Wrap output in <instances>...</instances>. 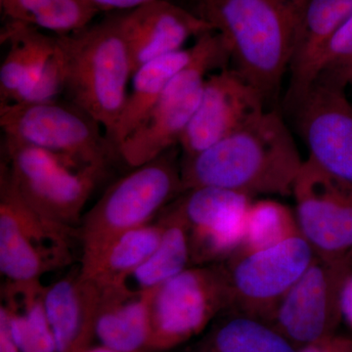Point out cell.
<instances>
[{"mask_svg": "<svg viewBox=\"0 0 352 352\" xmlns=\"http://www.w3.org/2000/svg\"><path fill=\"white\" fill-rule=\"evenodd\" d=\"M303 161L281 113L266 109L205 151L182 157L183 189L217 187L252 198L291 196Z\"/></svg>", "mask_w": 352, "mask_h": 352, "instance_id": "1", "label": "cell"}, {"mask_svg": "<svg viewBox=\"0 0 352 352\" xmlns=\"http://www.w3.org/2000/svg\"><path fill=\"white\" fill-rule=\"evenodd\" d=\"M300 0H190L189 10L221 36L235 69L263 94L276 96L289 74Z\"/></svg>", "mask_w": 352, "mask_h": 352, "instance_id": "2", "label": "cell"}, {"mask_svg": "<svg viewBox=\"0 0 352 352\" xmlns=\"http://www.w3.org/2000/svg\"><path fill=\"white\" fill-rule=\"evenodd\" d=\"M57 41L66 72L64 94L103 127L112 143L133 76L119 14L57 36Z\"/></svg>", "mask_w": 352, "mask_h": 352, "instance_id": "3", "label": "cell"}, {"mask_svg": "<svg viewBox=\"0 0 352 352\" xmlns=\"http://www.w3.org/2000/svg\"><path fill=\"white\" fill-rule=\"evenodd\" d=\"M178 152L177 146L132 168L83 214L78 227L82 270L94 263L116 238L149 223L182 195L184 189Z\"/></svg>", "mask_w": 352, "mask_h": 352, "instance_id": "4", "label": "cell"}, {"mask_svg": "<svg viewBox=\"0 0 352 352\" xmlns=\"http://www.w3.org/2000/svg\"><path fill=\"white\" fill-rule=\"evenodd\" d=\"M190 63L171 80L140 126L118 147V156L129 168L151 162L173 147L188 127L210 74L230 62L221 36L210 31L197 38Z\"/></svg>", "mask_w": 352, "mask_h": 352, "instance_id": "5", "label": "cell"}, {"mask_svg": "<svg viewBox=\"0 0 352 352\" xmlns=\"http://www.w3.org/2000/svg\"><path fill=\"white\" fill-rule=\"evenodd\" d=\"M78 229L46 219L20 193L8 166L0 168V271L6 282L41 281L73 261Z\"/></svg>", "mask_w": 352, "mask_h": 352, "instance_id": "6", "label": "cell"}, {"mask_svg": "<svg viewBox=\"0 0 352 352\" xmlns=\"http://www.w3.org/2000/svg\"><path fill=\"white\" fill-rule=\"evenodd\" d=\"M6 163L25 201L46 219L78 229L82 210L108 166L75 160L16 139H3Z\"/></svg>", "mask_w": 352, "mask_h": 352, "instance_id": "7", "label": "cell"}, {"mask_svg": "<svg viewBox=\"0 0 352 352\" xmlns=\"http://www.w3.org/2000/svg\"><path fill=\"white\" fill-rule=\"evenodd\" d=\"M229 307L226 264L190 266L154 289L148 349L170 351L188 342Z\"/></svg>", "mask_w": 352, "mask_h": 352, "instance_id": "8", "label": "cell"}, {"mask_svg": "<svg viewBox=\"0 0 352 352\" xmlns=\"http://www.w3.org/2000/svg\"><path fill=\"white\" fill-rule=\"evenodd\" d=\"M4 136L75 160L85 166H108L117 151L103 127L67 100L0 104Z\"/></svg>", "mask_w": 352, "mask_h": 352, "instance_id": "9", "label": "cell"}, {"mask_svg": "<svg viewBox=\"0 0 352 352\" xmlns=\"http://www.w3.org/2000/svg\"><path fill=\"white\" fill-rule=\"evenodd\" d=\"M315 258L302 235L276 245L226 261L232 314L272 324L285 296Z\"/></svg>", "mask_w": 352, "mask_h": 352, "instance_id": "10", "label": "cell"}, {"mask_svg": "<svg viewBox=\"0 0 352 352\" xmlns=\"http://www.w3.org/2000/svg\"><path fill=\"white\" fill-rule=\"evenodd\" d=\"M352 271V254L342 258L315 256L285 296L272 325L296 347L338 333L342 323L340 298Z\"/></svg>", "mask_w": 352, "mask_h": 352, "instance_id": "11", "label": "cell"}, {"mask_svg": "<svg viewBox=\"0 0 352 352\" xmlns=\"http://www.w3.org/2000/svg\"><path fill=\"white\" fill-rule=\"evenodd\" d=\"M292 196L300 234L315 256L338 258L352 254V188L307 159Z\"/></svg>", "mask_w": 352, "mask_h": 352, "instance_id": "12", "label": "cell"}, {"mask_svg": "<svg viewBox=\"0 0 352 352\" xmlns=\"http://www.w3.org/2000/svg\"><path fill=\"white\" fill-rule=\"evenodd\" d=\"M292 108L307 159L352 188V104L346 90L316 82Z\"/></svg>", "mask_w": 352, "mask_h": 352, "instance_id": "13", "label": "cell"}, {"mask_svg": "<svg viewBox=\"0 0 352 352\" xmlns=\"http://www.w3.org/2000/svg\"><path fill=\"white\" fill-rule=\"evenodd\" d=\"M176 201L188 224L191 266L226 263L239 250L254 198L232 190L200 187L183 192Z\"/></svg>", "mask_w": 352, "mask_h": 352, "instance_id": "14", "label": "cell"}, {"mask_svg": "<svg viewBox=\"0 0 352 352\" xmlns=\"http://www.w3.org/2000/svg\"><path fill=\"white\" fill-rule=\"evenodd\" d=\"M265 105L263 94L232 67L210 74L180 139L182 157L195 156L228 138L265 111Z\"/></svg>", "mask_w": 352, "mask_h": 352, "instance_id": "15", "label": "cell"}, {"mask_svg": "<svg viewBox=\"0 0 352 352\" xmlns=\"http://www.w3.org/2000/svg\"><path fill=\"white\" fill-rule=\"evenodd\" d=\"M118 14L133 74L153 59L183 50L190 38L214 31L188 8L168 0H153Z\"/></svg>", "mask_w": 352, "mask_h": 352, "instance_id": "16", "label": "cell"}, {"mask_svg": "<svg viewBox=\"0 0 352 352\" xmlns=\"http://www.w3.org/2000/svg\"><path fill=\"white\" fill-rule=\"evenodd\" d=\"M352 16V0H300L289 68L291 107L311 88L330 39Z\"/></svg>", "mask_w": 352, "mask_h": 352, "instance_id": "17", "label": "cell"}, {"mask_svg": "<svg viewBox=\"0 0 352 352\" xmlns=\"http://www.w3.org/2000/svg\"><path fill=\"white\" fill-rule=\"evenodd\" d=\"M102 288L94 280L75 273L46 286L43 305L57 352H82L91 346Z\"/></svg>", "mask_w": 352, "mask_h": 352, "instance_id": "18", "label": "cell"}, {"mask_svg": "<svg viewBox=\"0 0 352 352\" xmlns=\"http://www.w3.org/2000/svg\"><path fill=\"white\" fill-rule=\"evenodd\" d=\"M95 339L119 352H144L151 338L154 289L135 291L126 285L101 287Z\"/></svg>", "mask_w": 352, "mask_h": 352, "instance_id": "19", "label": "cell"}, {"mask_svg": "<svg viewBox=\"0 0 352 352\" xmlns=\"http://www.w3.org/2000/svg\"><path fill=\"white\" fill-rule=\"evenodd\" d=\"M0 41L8 45L0 67V104L19 103L56 48V34L22 23L6 22Z\"/></svg>", "mask_w": 352, "mask_h": 352, "instance_id": "20", "label": "cell"}, {"mask_svg": "<svg viewBox=\"0 0 352 352\" xmlns=\"http://www.w3.org/2000/svg\"><path fill=\"white\" fill-rule=\"evenodd\" d=\"M46 286L41 281L6 282L0 317L21 352H57L56 342L43 305Z\"/></svg>", "mask_w": 352, "mask_h": 352, "instance_id": "21", "label": "cell"}, {"mask_svg": "<svg viewBox=\"0 0 352 352\" xmlns=\"http://www.w3.org/2000/svg\"><path fill=\"white\" fill-rule=\"evenodd\" d=\"M193 54V46L183 48L153 59L134 72L126 104L113 136L116 151L120 143L140 126L168 83L190 63Z\"/></svg>", "mask_w": 352, "mask_h": 352, "instance_id": "22", "label": "cell"}, {"mask_svg": "<svg viewBox=\"0 0 352 352\" xmlns=\"http://www.w3.org/2000/svg\"><path fill=\"white\" fill-rule=\"evenodd\" d=\"M160 219L164 230L159 244L124 283L135 291L156 289L191 266L188 224L177 201L164 208Z\"/></svg>", "mask_w": 352, "mask_h": 352, "instance_id": "23", "label": "cell"}, {"mask_svg": "<svg viewBox=\"0 0 352 352\" xmlns=\"http://www.w3.org/2000/svg\"><path fill=\"white\" fill-rule=\"evenodd\" d=\"M163 230L164 223L160 219L122 234L94 263L80 268V274L101 287L124 285L127 278L155 251Z\"/></svg>", "mask_w": 352, "mask_h": 352, "instance_id": "24", "label": "cell"}, {"mask_svg": "<svg viewBox=\"0 0 352 352\" xmlns=\"http://www.w3.org/2000/svg\"><path fill=\"white\" fill-rule=\"evenodd\" d=\"M0 8L6 22L22 23L56 36L85 29L100 13L83 0H0Z\"/></svg>", "mask_w": 352, "mask_h": 352, "instance_id": "25", "label": "cell"}, {"mask_svg": "<svg viewBox=\"0 0 352 352\" xmlns=\"http://www.w3.org/2000/svg\"><path fill=\"white\" fill-rule=\"evenodd\" d=\"M300 235L296 212L289 206L274 199L254 200L245 217L242 244L232 256L263 251Z\"/></svg>", "mask_w": 352, "mask_h": 352, "instance_id": "26", "label": "cell"}, {"mask_svg": "<svg viewBox=\"0 0 352 352\" xmlns=\"http://www.w3.org/2000/svg\"><path fill=\"white\" fill-rule=\"evenodd\" d=\"M210 347V352H298L272 324L238 314L217 326Z\"/></svg>", "mask_w": 352, "mask_h": 352, "instance_id": "27", "label": "cell"}, {"mask_svg": "<svg viewBox=\"0 0 352 352\" xmlns=\"http://www.w3.org/2000/svg\"><path fill=\"white\" fill-rule=\"evenodd\" d=\"M316 82L342 90L352 85V16L326 46Z\"/></svg>", "mask_w": 352, "mask_h": 352, "instance_id": "28", "label": "cell"}, {"mask_svg": "<svg viewBox=\"0 0 352 352\" xmlns=\"http://www.w3.org/2000/svg\"><path fill=\"white\" fill-rule=\"evenodd\" d=\"M57 38V36H56ZM65 63L59 45L48 58L36 82L19 103H45L59 100L65 91Z\"/></svg>", "mask_w": 352, "mask_h": 352, "instance_id": "29", "label": "cell"}, {"mask_svg": "<svg viewBox=\"0 0 352 352\" xmlns=\"http://www.w3.org/2000/svg\"><path fill=\"white\" fill-rule=\"evenodd\" d=\"M298 352H352V336L333 333L300 346Z\"/></svg>", "mask_w": 352, "mask_h": 352, "instance_id": "30", "label": "cell"}, {"mask_svg": "<svg viewBox=\"0 0 352 352\" xmlns=\"http://www.w3.org/2000/svg\"><path fill=\"white\" fill-rule=\"evenodd\" d=\"M99 12H122L153 1V0H83Z\"/></svg>", "mask_w": 352, "mask_h": 352, "instance_id": "31", "label": "cell"}, {"mask_svg": "<svg viewBox=\"0 0 352 352\" xmlns=\"http://www.w3.org/2000/svg\"><path fill=\"white\" fill-rule=\"evenodd\" d=\"M340 312L342 323L346 324L352 333V271L347 277L340 298Z\"/></svg>", "mask_w": 352, "mask_h": 352, "instance_id": "32", "label": "cell"}, {"mask_svg": "<svg viewBox=\"0 0 352 352\" xmlns=\"http://www.w3.org/2000/svg\"><path fill=\"white\" fill-rule=\"evenodd\" d=\"M0 352H21L14 342L6 320L0 317Z\"/></svg>", "mask_w": 352, "mask_h": 352, "instance_id": "33", "label": "cell"}, {"mask_svg": "<svg viewBox=\"0 0 352 352\" xmlns=\"http://www.w3.org/2000/svg\"><path fill=\"white\" fill-rule=\"evenodd\" d=\"M82 352H119L113 351V349H108V347L101 346L99 344L98 346H90L88 347L87 349H85V351Z\"/></svg>", "mask_w": 352, "mask_h": 352, "instance_id": "34", "label": "cell"}]
</instances>
